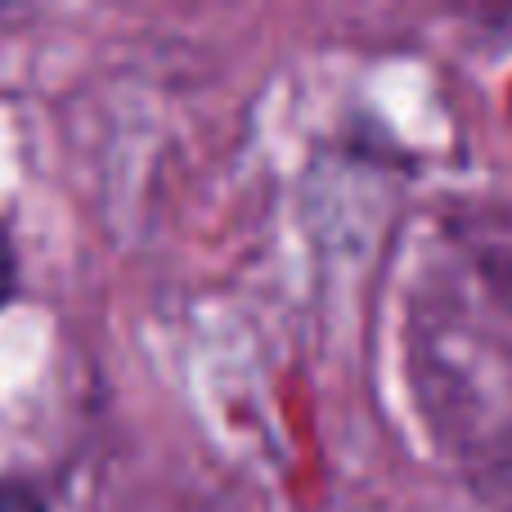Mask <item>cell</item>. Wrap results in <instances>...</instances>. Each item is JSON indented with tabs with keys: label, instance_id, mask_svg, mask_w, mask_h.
Listing matches in <instances>:
<instances>
[{
	"label": "cell",
	"instance_id": "obj_1",
	"mask_svg": "<svg viewBox=\"0 0 512 512\" xmlns=\"http://www.w3.org/2000/svg\"><path fill=\"white\" fill-rule=\"evenodd\" d=\"M0 512H45L36 504L27 490H14V486H0Z\"/></svg>",
	"mask_w": 512,
	"mask_h": 512
},
{
	"label": "cell",
	"instance_id": "obj_2",
	"mask_svg": "<svg viewBox=\"0 0 512 512\" xmlns=\"http://www.w3.org/2000/svg\"><path fill=\"white\" fill-rule=\"evenodd\" d=\"M14 297V252H9L5 234H0V306Z\"/></svg>",
	"mask_w": 512,
	"mask_h": 512
}]
</instances>
